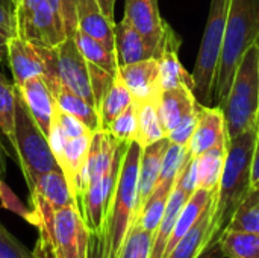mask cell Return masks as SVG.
I'll return each mask as SVG.
<instances>
[{"label": "cell", "instance_id": "cell-1", "mask_svg": "<svg viewBox=\"0 0 259 258\" xmlns=\"http://www.w3.org/2000/svg\"><path fill=\"white\" fill-rule=\"evenodd\" d=\"M30 224L38 230L33 258H90L91 230L74 204L55 208L39 195H30Z\"/></svg>", "mask_w": 259, "mask_h": 258}, {"label": "cell", "instance_id": "cell-2", "mask_svg": "<svg viewBox=\"0 0 259 258\" xmlns=\"http://www.w3.org/2000/svg\"><path fill=\"white\" fill-rule=\"evenodd\" d=\"M259 134V125L229 140L228 154L214 201L211 240L222 237L237 208L252 189V161Z\"/></svg>", "mask_w": 259, "mask_h": 258}, {"label": "cell", "instance_id": "cell-3", "mask_svg": "<svg viewBox=\"0 0 259 258\" xmlns=\"http://www.w3.org/2000/svg\"><path fill=\"white\" fill-rule=\"evenodd\" d=\"M258 40L259 0H231L222 56L212 88V106L222 108L243 55Z\"/></svg>", "mask_w": 259, "mask_h": 258}, {"label": "cell", "instance_id": "cell-4", "mask_svg": "<svg viewBox=\"0 0 259 258\" xmlns=\"http://www.w3.org/2000/svg\"><path fill=\"white\" fill-rule=\"evenodd\" d=\"M228 138L234 140L259 120V40L243 55L222 105Z\"/></svg>", "mask_w": 259, "mask_h": 258}, {"label": "cell", "instance_id": "cell-5", "mask_svg": "<svg viewBox=\"0 0 259 258\" xmlns=\"http://www.w3.org/2000/svg\"><path fill=\"white\" fill-rule=\"evenodd\" d=\"M17 90V88H15ZM14 155L23 172L29 192L33 190L38 178L53 169H61L52 154L47 137L42 134L20 93L15 102V144Z\"/></svg>", "mask_w": 259, "mask_h": 258}, {"label": "cell", "instance_id": "cell-6", "mask_svg": "<svg viewBox=\"0 0 259 258\" xmlns=\"http://www.w3.org/2000/svg\"><path fill=\"white\" fill-rule=\"evenodd\" d=\"M229 2L231 0H211L199 55L191 73L194 79V96L206 106H212V88L225 41Z\"/></svg>", "mask_w": 259, "mask_h": 258}, {"label": "cell", "instance_id": "cell-7", "mask_svg": "<svg viewBox=\"0 0 259 258\" xmlns=\"http://www.w3.org/2000/svg\"><path fill=\"white\" fill-rule=\"evenodd\" d=\"M46 59V81L49 84L61 81L64 87L83 97L96 106L94 93L91 87L90 67L87 59L79 52L73 36H67L58 47H41ZM97 109V108H96Z\"/></svg>", "mask_w": 259, "mask_h": 258}, {"label": "cell", "instance_id": "cell-8", "mask_svg": "<svg viewBox=\"0 0 259 258\" xmlns=\"http://www.w3.org/2000/svg\"><path fill=\"white\" fill-rule=\"evenodd\" d=\"M15 36L47 49L67 38L62 20L49 0H15Z\"/></svg>", "mask_w": 259, "mask_h": 258}, {"label": "cell", "instance_id": "cell-9", "mask_svg": "<svg viewBox=\"0 0 259 258\" xmlns=\"http://www.w3.org/2000/svg\"><path fill=\"white\" fill-rule=\"evenodd\" d=\"M126 18L144 38L156 58L168 23L161 17L158 0H124Z\"/></svg>", "mask_w": 259, "mask_h": 258}, {"label": "cell", "instance_id": "cell-10", "mask_svg": "<svg viewBox=\"0 0 259 258\" xmlns=\"http://www.w3.org/2000/svg\"><path fill=\"white\" fill-rule=\"evenodd\" d=\"M117 75L131 91L135 103L158 100L162 93L159 64L156 58H149L127 65H118Z\"/></svg>", "mask_w": 259, "mask_h": 258}, {"label": "cell", "instance_id": "cell-11", "mask_svg": "<svg viewBox=\"0 0 259 258\" xmlns=\"http://www.w3.org/2000/svg\"><path fill=\"white\" fill-rule=\"evenodd\" d=\"M6 61L14 85H21L35 76H44L47 70L41 46L20 36H11L8 40Z\"/></svg>", "mask_w": 259, "mask_h": 258}, {"label": "cell", "instance_id": "cell-12", "mask_svg": "<svg viewBox=\"0 0 259 258\" xmlns=\"http://www.w3.org/2000/svg\"><path fill=\"white\" fill-rule=\"evenodd\" d=\"M181 44H182L181 36L168 24L165 29L161 49L156 55V59L159 64V79H161L162 91L171 90L176 87H188L194 91L193 75L185 70V67L182 65L179 59Z\"/></svg>", "mask_w": 259, "mask_h": 258}, {"label": "cell", "instance_id": "cell-13", "mask_svg": "<svg viewBox=\"0 0 259 258\" xmlns=\"http://www.w3.org/2000/svg\"><path fill=\"white\" fill-rule=\"evenodd\" d=\"M15 88L42 134L49 137L53 116L56 111V102L46 78L35 76L21 85H15Z\"/></svg>", "mask_w": 259, "mask_h": 258}, {"label": "cell", "instance_id": "cell-14", "mask_svg": "<svg viewBox=\"0 0 259 258\" xmlns=\"http://www.w3.org/2000/svg\"><path fill=\"white\" fill-rule=\"evenodd\" d=\"M223 138H228L223 109L219 106H206L200 103L197 125L188 144L190 154L193 157H199Z\"/></svg>", "mask_w": 259, "mask_h": 258}, {"label": "cell", "instance_id": "cell-15", "mask_svg": "<svg viewBox=\"0 0 259 258\" xmlns=\"http://www.w3.org/2000/svg\"><path fill=\"white\" fill-rule=\"evenodd\" d=\"M197 108L199 100L194 96V91L188 87L164 90L158 99V113L167 134L182 123L188 116L194 114Z\"/></svg>", "mask_w": 259, "mask_h": 258}, {"label": "cell", "instance_id": "cell-16", "mask_svg": "<svg viewBox=\"0 0 259 258\" xmlns=\"http://www.w3.org/2000/svg\"><path fill=\"white\" fill-rule=\"evenodd\" d=\"M170 140L165 137L150 146L143 148L140 160V175H138V214L159 181L162 160Z\"/></svg>", "mask_w": 259, "mask_h": 258}, {"label": "cell", "instance_id": "cell-17", "mask_svg": "<svg viewBox=\"0 0 259 258\" xmlns=\"http://www.w3.org/2000/svg\"><path fill=\"white\" fill-rule=\"evenodd\" d=\"M115 56L118 65H127L153 58V52L141 36V33L126 20L121 18L114 26Z\"/></svg>", "mask_w": 259, "mask_h": 258}, {"label": "cell", "instance_id": "cell-18", "mask_svg": "<svg viewBox=\"0 0 259 258\" xmlns=\"http://www.w3.org/2000/svg\"><path fill=\"white\" fill-rule=\"evenodd\" d=\"M114 26L100 9L96 0H85L79 8L77 14V30L87 33L88 36L100 41L109 50L115 52V38H114Z\"/></svg>", "mask_w": 259, "mask_h": 258}, {"label": "cell", "instance_id": "cell-19", "mask_svg": "<svg viewBox=\"0 0 259 258\" xmlns=\"http://www.w3.org/2000/svg\"><path fill=\"white\" fill-rule=\"evenodd\" d=\"M214 199H215V193L203 190V189H197L190 196V199L184 205V208L175 224V228L171 231V236L168 239V243H167V248L164 252V258L167 257L176 248V245L188 234V231L196 225V222L200 219L203 211L209 207V204Z\"/></svg>", "mask_w": 259, "mask_h": 258}, {"label": "cell", "instance_id": "cell-20", "mask_svg": "<svg viewBox=\"0 0 259 258\" xmlns=\"http://www.w3.org/2000/svg\"><path fill=\"white\" fill-rule=\"evenodd\" d=\"M229 138H223L206 152L196 157V179L197 189L217 193L219 182L222 178Z\"/></svg>", "mask_w": 259, "mask_h": 258}, {"label": "cell", "instance_id": "cell-21", "mask_svg": "<svg viewBox=\"0 0 259 258\" xmlns=\"http://www.w3.org/2000/svg\"><path fill=\"white\" fill-rule=\"evenodd\" d=\"M190 196L191 195L187 190H184L179 184L175 182V187H173L171 195L168 198V202H167L165 211L162 214L161 224H159V227L153 236L150 258H164V252H165L168 239L171 236V231L175 228V224H176L184 205L190 199Z\"/></svg>", "mask_w": 259, "mask_h": 258}, {"label": "cell", "instance_id": "cell-22", "mask_svg": "<svg viewBox=\"0 0 259 258\" xmlns=\"http://www.w3.org/2000/svg\"><path fill=\"white\" fill-rule=\"evenodd\" d=\"M214 201L203 211V214L196 222V225L188 231V234L176 245V248L165 258H197V255L202 252V249L211 242Z\"/></svg>", "mask_w": 259, "mask_h": 258}, {"label": "cell", "instance_id": "cell-23", "mask_svg": "<svg viewBox=\"0 0 259 258\" xmlns=\"http://www.w3.org/2000/svg\"><path fill=\"white\" fill-rule=\"evenodd\" d=\"M53 96H55L56 106L61 111L79 119L83 125H87L94 132L102 129V122H100L99 111L96 109V106H93L83 97L73 93L71 90H68L64 85L56 88Z\"/></svg>", "mask_w": 259, "mask_h": 258}, {"label": "cell", "instance_id": "cell-24", "mask_svg": "<svg viewBox=\"0 0 259 258\" xmlns=\"http://www.w3.org/2000/svg\"><path fill=\"white\" fill-rule=\"evenodd\" d=\"M29 195H39L46 201H49L55 208H61L70 204H74L68 182L61 169H53L44 175H41ZM76 205V204H74Z\"/></svg>", "mask_w": 259, "mask_h": 258}, {"label": "cell", "instance_id": "cell-25", "mask_svg": "<svg viewBox=\"0 0 259 258\" xmlns=\"http://www.w3.org/2000/svg\"><path fill=\"white\" fill-rule=\"evenodd\" d=\"M137 105V120H138V132L137 140L143 148L150 146L167 137L164 125L161 122L158 113V100L140 102Z\"/></svg>", "mask_w": 259, "mask_h": 258}, {"label": "cell", "instance_id": "cell-26", "mask_svg": "<svg viewBox=\"0 0 259 258\" xmlns=\"http://www.w3.org/2000/svg\"><path fill=\"white\" fill-rule=\"evenodd\" d=\"M175 182L176 181H158L156 189L153 190V193L150 195V198L147 199V202L144 204V207L141 208L137 217L140 225L152 234L156 233L161 224V219L165 211L171 190L175 187Z\"/></svg>", "mask_w": 259, "mask_h": 258}, {"label": "cell", "instance_id": "cell-27", "mask_svg": "<svg viewBox=\"0 0 259 258\" xmlns=\"http://www.w3.org/2000/svg\"><path fill=\"white\" fill-rule=\"evenodd\" d=\"M134 103V97L124 82L120 79L118 75H115L109 90L106 91L105 97L100 102L99 106V116L102 122V129H108L111 122L118 117L126 108H129Z\"/></svg>", "mask_w": 259, "mask_h": 258}, {"label": "cell", "instance_id": "cell-28", "mask_svg": "<svg viewBox=\"0 0 259 258\" xmlns=\"http://www.w3.org/2000/svg\"><path fill=\"white\" fill-rule=\"evenodd\" d=\"M73 40H74L79 52L82 53V56L87 59V62L94 64V65L112 73V75H117L118 62H117L115 52L109 50L100 41L88 36L87 33H83L80 30H77L73 35Z\"/></svg>", "mask_w": 259, "mask_h": 258}, {"label": "cell", "instance_id": "cell-29", "mask_svg": "<svg viewBox=\"0 0 259 258\" xmlns=\"http://www.w3.org/2000/svg\"><path fill=\"white\" fill-rule=\"evenodd\" d=\"M15 85L14 82H9V79L0 70V132L6 137L8 143L11 144L12 154L15 144Z\"/></svg>", "mask_w": 259, "mask_h": 258}, {"label": "cell", "instance_id": "cell-30", "mask_svg": "<svg viewBox=\"0 0 259 258\" xmlns=\"http://www.w3.org/2000/svg\"><path fill=\"white\" fill-rule=\"evenodd\" d=\"M225 231H244L259 234V190H249Z\"/></svg>", "mask_w": 259, "mask_h": 258}, {"label": "cell", "instance_id": "cell-31", "mask_svg": "<svg viewBox=\"0 0 259 258\" xmlns=\"http://www.w3.org/2000/svg\"><path fill=\"white\" fill-rule=\"evenodd\" d=\"M219 240L222 249L231 258H259V234L225 231Z\"/></svg>", "mask_w": 259, "mask_h": 258}, {"label": "cell", "instance_id": "cell-32", "mask_svg": "<svg viewBox=\"0 0 259 258\" xmlns=\"http://www.w3.org/2000/svg\"><path fill=\"white\" fill-rule=\"evenodd\" d=\"M153 236L155 234L144 230L140 222L135 220L131 231L127 233L118 258H150Z\"/></svg>", "mask_w": 259, "mask_h": 258}, {"label": "cell", "instance_id": "cell-33", "mask_svg": "<svg viewBox=\"0 0 259 258\" xmlns=\"http://www.w3.org/2000/svg\"><path fill=\"white\" fill-rule=\"evenodd\" d=\"M117 141L131 143L137 140L138 132V120H137V105L135 102L126 108L118 117H115L106 129Z\"/></svg>", "mask_w": 259, "mask_h": 258}, {"label": "cell", "instance_id": "cell-34", "mask_svg": "<svg viewBox=\"0 0 259 258\" xmlns=\"http://www.w3.org/2000/svg\"><path fill=\"white\" fill-rule=\"evenodd\" d=\"M0 258H33L32 252L20 243L0 222Z\"/></svg>", "mask_w": 259, "mask_h": 258}, {"label": "cell", "instance_id": "cell-35", "mask_svg": "<svg viewBox=\"0 0 259 258\" xmlns=\"http://www.w3.org/2000/svg\"><path fill=\"white\" fill-rule=\"evenodd\" d=\"M88 67H90V76H91V87H93V93H94V100H96V108L99 111V106H100V102L102 99L105 97L106 91L109 90L115 75L94 65V64H90L88 62Z\"/></svg>", "mask_w": 259, "mask_h": 258}, {"label": "cell", "instance_id": "cell-36", "mask_svg": "<svg viewBox=\"0 0 259 258\" xmlns=\"http://www.w3.org/2000/svg\"><path fill=\"white\" fill-rule=\"evenodd\" d=\"M55 120L58 122L59 128L62 129V132L68 138H76V137H82V135H88V134L94 132L87 125H83L79 119L61 111L58 106H56V111H55Z\"/></svg>", "mask_w": 259, "mask_h": 258}, {"label": "cell", "instance_id": "cell-37", "mask_svg": "<svg viewBox=\"0 0 259 258\" xmlns=\"http://www.w3.org/2000/svg\"><path fill=\"white\" fill-rule=\"evenodd\" d=\"M199 105H200V102H199ZM197 117H199V108L194 114L188 116L182 123H179L175 129H171L167 134V138L170 140V143H176V144L188 148L191 137L194 134V129H196V125H197Z\"/></svg>", "mask_w": 259, "mask_h": 258}, {"label": "cell", "instance_id": "cell-38", "mask_svg": "<svg viewBox=\"0 0 259 258\" xmlns=\"http://www.w3.org/2000/svg\"><path fill=\"white\" fill-rule=\"evenodd\" d=\"M85 0H61V20L65 36H73L77 32V14Z\"/></svg>", "mask_w": 259, "mask_h": 258}, {"label": "cell", "instance_id": "cell-39", "mask_svg": "<svg viewBox=\"0 0 259 258\" xmlns=\"http://www.w3.org/2000/svg\"><path fill=\"white\" fill-rule=\"evenodd\" d=\"M0 201L2 205L14 213H17L18 216H21L24 220H27L30 224V217H32V211L30 208L23 207V204L18 201V198L11 192V189L3 182V179H0Z\"/></svg>", "mask_w": 259, "mask_h": 258}, {"label": "cell", "instance_id": "cell-40", "mask_svg": "<svg viewBox=\"0 0 259 258\" xmlns=\"http://www.w3.org/2000/svg\"><path fill=\"white\" fill-rule=\"evenodd\" d=\"M0 32L15 36V0H0Z\"/></svg>", "mask_w": 259, "mask_h": 258}, {"label": "cell", "instance_id": "cell-41", "mask_svg": "<svg viewBox=\"0 0 259 258\" xmlns=\"http://www.w3.org/2000/svg\"><path fill=\"white\" fill-rule=\"evenodd\" d=\"M197 258H231L223 249L220 245V240H211L203 249L202 252L197 255Z\"/></svg>", "mask_w": 259, "mask_h": 258}, {"label": "cell", "instance_id": "cell-42", "mask_svg": "<svg viewBox=\"0 0 259 258\" xmlns=\"http://www.w3.org/2000/svg\"><path fill=\"white\" fill-rule=\"evenodd\" d=\"M252 189L259 190V134L256 138V144H255V152H253V161H252Z\"/></svg>", "mask_w": 259, "mask_h": 258}, {"label": "cell", "instance_id": "cell-43", "mask_svg": "<svg viewBox=\"0 0 259 258\" xmlns=\"http://www.w3.org/2000/svg\"><path fill=\"white\" fill-rule=\"evenodd\" d=\"M97 5L100 6L102 12L111 20L115 23V2L117 0H96Z\"/></svg>", "mask_w": 259, "mask_h": 258}, {"label": "cell", "instance_id": "cell-44", "mask_svg": "<svg viewBox=\"0 0 259 258\" xmlns=\"http://www.w3.org/2000/svg\"><path fill=\"white\" fill-rule=\"evenodd\" d=\"M8 36L0 32V62L6 61V52H8Z\"/></svg>", "mask_w": 259, "mask_h": 258}, {"label": "cell", "instance_id": "cell-45", "mask_svg": "<svg viewBox=\"0 0 259 258\" xmlns=\"http://www.w3.org/2000/svg\"><path fill=\"white\" fill-rule=\"evenodd\" d=\"M5 157H8V155H6V152L3 151V148L0 146V179H3V175H5V170H6Z\"/></svg>", "mask_w": 259, "mask_h": 258}, {"label": "cell", "instance_id": "cell-46", "mask_svg": "<svg viewBox=\"0 0 259 258\" xmlns=\"http://www.w3.org/2000/svg\"><path fill=\"white\" fill-rule=\"evenodd\" d=\"M52 3V6L55 8V11L58 12V15L61 17V0H49Z\"/></svg>", "mask_w": 259, "mask_h": 258}, {"label": "cell", "instance_id": "cell-47", "mask_svg": "<svg viewBox=\"0 0 259 258\" xmlns=\"http://www.w3.org/2000/svg\"><path fill=\"white\" fill-rule=\"evenodd\" d=\"M0 146H2V148H3V151H5V152H6V155H8V157H11V151H9V149H8V148H6V144H5V143H3V140H2V138H0Z\"/></svg>", "mask_w": 259, "mask_h": 258}, {"label": "cell", "instance_id": "cell-48", "mask_svg": "<svg viewBox=\"0 0 259 258\" xmlns=\"http://www.w3.org/2000/svg\"><path fill=\"white\" fill-rule=\"evenodd\" d=\"M258 125H259V120H258Z\"/></svg>", "mask_w": 259, "mask_h": 258}]
</instances>
